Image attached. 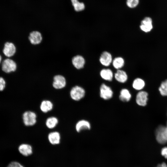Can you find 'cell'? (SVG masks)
I'll use <instances>...</instances> for the list:
<instances>
[{"mask_svg":"<svg viewBox=\"0 0 167 167\" xmlns=\"http://www.w3.org/2000/svg\"><path fill=\"white\" fill-rule=\"evenodd\" d=\"M155 135L157 141L160 144L167 143V122L165 126L160 125L157 127Z\"/></svg>","mask_w":167,"mask_h":167,"instance_id":"obj_1","label":"cell"},{"mask_svg":"<svg viewBox=\"0 0 167 167\" xmlns=\"http://www.w3.org/2000/svg\"><path fill=\"white\" fill-rule=\"evenodd\" d=\"M17 68V65L13 60L7 58L4 60L2 64V69L5 73H9L15 71Z\"/></svg>","mask_w":167,"mask_h":167,"instance_id":"obj_2","label":"cell"},{"mask_svg":"<svg viewBox=\"0 0 167 167\" xmlns=\"http://www.w3.org/2000/svg\"><path fill=\"white\" fill-rule=\"evenodd\" d=\"M85 93V91L83 88L79 86H76L71 89L70 95L73 100L78 101L84 97Z\"/></svg>","mask_w":167,"mask_h":167,"instance_id":"obj_3","label":"cell"},{"mask_svg":"<svg viewBox=\"0 0 167 167\" xmlns=\"http://www.w3.org/2000/svg\"><path fill=\"white\" fill-rule=\"evenodd\" d=\"M36 114L31 111H26L23 115V122L26 126H29L34 125L36 122Z\"/></svg>","mask_w":167,"mask_h":167,"instance_id":"obj_4","label":"cell"},{"mask_svg":"<svg viewBox=\"0 0 167 167\" xmlns=\"http://www.w3.org/2000/svg\"><path fill=\"white\" fill-rule=\"evenodd\" d=\"M66 78L61 75H57L53 78L52 86L56 89H60L64 88L66 84Z\"/></svg>","mask_w":167,"mask_h":167,"instance_id":"obj_5","label":"cell"},{"mask_svg":"<svg viewBox=\"0 0 167 167\" xmlns=\"http://www.w3.org/2000/svg\"><path fill=\"white\" fill-rule=\"evenodd\" d=\"M28 39L32 45H37L41 43L43 37L40 32L38 31H34L29 33Z\"/></svg>","mask_w":167,"mask_h":167,"instance_id":"obj_6","label":"cell"},{"mask_svg":"<svg viewBox=\"0 0 167 167\" xmlns=\"http://www.w3.org/2000/svg\"><path fill=\"white\" fill-rule=\"evenodd\" d=\"M113 94V92L110 87L104 84L101 85L100 96L102 98L105 100H109L112 97Z\"/></svg>","mask_w":167,"mask_h":167,"instance_id":"obj_7","label":"cell"},{"mask_svg":"<svg viewBox=\"0 0 167 167\" xmlns=\"http://www.w3.org/2000/svg\"><path fill=\"white\" fill-rule=\"evenodd\" d=\"M71 62L75 69L79 70L84 68L85 64V60L82 55H76L72 58Z\"/></svg>","mask_w":167,"mask_h":167,"instance_id":"obj_8","label":"cell"},{"mask_svg":"<svg viewBox=\"0 0 167 167\" xmlns=\"http://www.w3.org/2000/svg\"><path fill=\"white\" fill-rule=\"evenodd\" d=\"M17 49L13 43L7 42L4 45L3 52L6 57H10L13 56L16 52Z\"/></svg>","mask_w":167,"mask_h":167,"instance_id":"obj_9","label":"cell"},{"mask_svg":"<svg viewBox=\"0 0 167 167\" xmlns=\"http://www.w3.org/2000/svg\"><path fill=\"white\" fill-rule=\"evenodd\" d=\"M140 28L145 32H150L153 28L152 19L149 17L145 18L141 22Z\"/></svg>","mask_w":167,"mask_h":167,"instance_id":"obj_10","label":"cell"},{"mask_svg":"<svg viewBox=\"0 0 167 167\" xmlns=\"http://www.w3.org/2000/svg\"><path fill=\"white\" fill-rule=\"evenodd\" d=\"M148 93L144 91H140L137 94L136 101L139 105L144 106L147 105Z\"/></svg>","mask_w":167,"mask_h":167,"instance_id":"obj_11","label":"cell"},{"mask_svg":"<svg viewBox=\"0 0 167 167\" xmlns=\"http://www.w3.org/2000/svg\"><path fill=\"white\" fill-rule=\"evenodd\" d=\"M111 54L107 51H104L101 54L99 59L100 63L103 66H109L112 62Z\"/></svg>","mask_w":167,"mask_h":167,"instance_id":"obj_12","label":"cell"},{"mask_svg":"<svg viewBox=\"0 0 167 167\" xmlns=\"http://www.w3.org/2000/svg\"><path fill=\"white\" fill-rule=\"evenodd\" d=\"M91 125L88 121L82 120L79 121L75 126L76 130L77 132H79L84 130H90Z\"/></svg>","mask_w":167,"mask_h":167,"instance_id":"obj_13","label":"cell"},{"mask_svg":"<svg viewBox=\"0 0 167 167\" xmlns=\"http://www.w3.org/2000/svg\"><path fill=\"white\" fill-rule=\"evenodd\" d=\"M18 150L19 152L25 156H27L32 153V149L31 146L28 144H23L19 147Z\"/></svg>","mask_w":167,"mask_h":167,"instance_id":"obj_14","label":"cell"},{"mask_svg":"<svg viewBox=\"0 0 167 167\" xmlns=\"http://www.w3.org/2000/svg\"><path fill=\"white\" fill-rule=\"evenodd\" d=\"M114 77L117 81L121 83H124L127 80L128 76L123 70H118L115 74Z\"/></svg>","mask_w":167,"mask_h":167,"instance_id":"obj_15","label":"cell"},{"mask_svg":"<svg viewBox=\"0 0 167 167\" xmlns=\"http://www.w3.org/2000/svg\"><path fill=\"white\" fill-rule=\"evenodd\" d=\"M48 138L49 142L52 144H58L60 143V135L58 132H53L49 134Z\"/></svg>","mask_w":167,"mask_h":167,"instance_id":"obj_16","label":"cell"},{"mask_svg":"<svg viewBox=\"0 0 167 167\" xmlns=\"http://www.w3.org/2000/svg\"><path fill=\"white\" fill-rule=\"evenodd\" d=\"M101 77L104 79L109 81L112 80L113 74L112 71L110 69H103L100 73Z\"/></svg>","mask_w":167,"mask_h":167,"instance_id":"obj_17","label":"cell"},{"mask_svg":"<svg viewBox=\"0 0 167 167\" xmlns=\"http://www.w3.org/2000/svg\"><path fill=\"white\" fill-rule=\"evenodd\" d=\"M53 107L52 102L49 100L43 101L40 106L41 110L44 113H47L51 110Z\"/></svg>","mask_w":167,"mask_h":167,"instance_id":"obj_18","label":"cell"},{"mask_svg":"<svg viewBox=\"0 0 167 167\" xmlns=\"http://www.w3.org/2000/svg\"><path fill=\"white\" fill-rule=\"evenodd\" d=\"M119 98L120 100L122 101L128 102L131 98V95L127 89L123 88L120 91Z\"/></svg>","mask_w":167,"mask_h":167,"instance_id":"obj_19","label":"cell"},{"mask_svg":"<svg viewBox=\"0 0 167 167\" xmlns=\"http://www.w3.org/2000/svg\"><path fill=\"white\" fill-rule=\"evenodd\" d=\"M145 85V82L143 80L140 78H137L134 80L132 86L135 89L140 90L144 87Z\"/></svg>","mask_w":167,"mask_h":167,"instance_id":"obj_20","label":"cell"},{"mask_svg":"<svg viewBox=\"0 0 167 167\" xmlns=\"http://www.w3.org/2000/svg\"><path fill=\"white\" fill-rule=\"evenodd\" d=\"M112 64L115 68L119 70L123 66L124 64V61L122 58L117 57L113 60Z\"/></svg>","mask_w":167,"mask_h":167,"instance_id":"obj_21","label":"cell"},{"mask_svg":"<svg viewBox=\"0 0 167 167\" xmlns=\"http://www.w3.org/2000/svg\"><path fill=\"white\" fill-rule=\"evenodd\" d=\"M58 123V119L56 117H51L48 118L46 121L47 127L49 129L55 127Z\"/></svg>","mask_w":167,"mask_h":167,"instance_id":"obj_22","label":"cell"},{"mask_svg":"<svg viewBox=\"0 0 167 167\" xmlns=\"http://www.w3.org/2000/svg\"><path fill=\"white\" fill-rule=\"evenodd\" d=\"M74 9L76 11L83 10L85 8V5L83 2H79L78 0H71Z\"/></svg>","mask_w":167,"mask_h":167,"instance_id":"obj_23","label":"cell"},{"mask_svg":"<svg viewBox=\"0 0 167 167\" xmlns=\"http://www.w3.org/2000/svg\"><path fill=\"white\" fill-rule=\"evenodd\" d=\"M159 90L162 96H167V79L161 83L159 88Z\"/></svg>","mask_w":167,"mask_h":167,"instance_id":"obj_24","label":"cell"},{"mask_svg":"<svg viewBox=\"0 0 167 167\" xmlns=\"http://www.w3.org/2000/svg\"><path fill=\"white\" fill-rule=\"evenodd\" d=\"M139 0H127L126 4L129 7L133 8L135 7L138 4Z\"/></svg>","mask_w":167,"mask_h":167,"instance_id":"obj_25","label":"cell"},{"mask_svg":"<svg viewBox=\"0 0 167 167\" xmlns=\"http://www.w3.org/2000/svg\"><path fill=\"white\" fill-rule=\"evenodd\" d=\"M7 167H24L22 165L17 161L11 162L7 165Z\"/></svg>","mask_w":167,"mask_h":167,"instance_id":"obj_26","label":"cell"},{"mask_svg":"<svg viewBox=\"0 0 167 167\" xmlns=\"http://www.w3.org/2000/svg\"><path fill=\"white\" fill-rule=\"evenodd\" d=\"M6 82L4 79L0 77V91H3L5 87Z\"/></svg>","mask_w":167,"mask_h":167,"instance_id":"obj_27","label":"cell"},{"mask_svg":"<svg viewBox=\"0 0 167 167\" xmlns=\"http://www.w3.org/2000/svg\"><path fill=\"white\" fill-rule=\"evenodd\" d=\"M161 153L165 158L167 159V147H164L162 149Z\"/></svg>","mask_w":167,"mask_h":167,"instance_id":"obj_28","label":"cell"},{"mask_svg":"<svg viewBox=\"0 0 167 167\" xmlns=\"http://www.w3.org/2000/svg\"><path fill=\"white\" fill-rule=\"evenodd\" d=\"M157 167H167V165L165 162H163L158 165Z\"/></svg>","mask_w":167,"mask_h":167,"instance_id":"obj_29","label":"cell"},{"mask_svg":"<svg viewBox=\"0 0 167 167\" xmlns=\"http://www.w3.org/2000/svg\"><path fill=\"white\" fill-rule=\"evenodd\" d=\"M1 60H2V57L1 56V55H0V63L1 62Z\"/></svg>","mask_w":167,"mask_h":167,"instance_id":"obj_30","label":"cell"}]
</instances>
